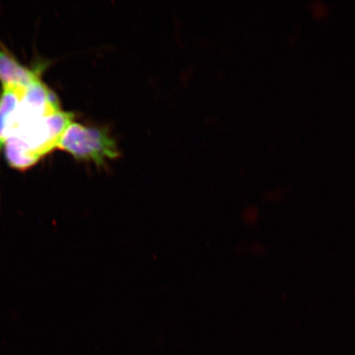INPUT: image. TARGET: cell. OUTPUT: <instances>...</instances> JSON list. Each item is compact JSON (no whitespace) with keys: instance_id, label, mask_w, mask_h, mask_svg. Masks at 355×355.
Listing matches in <instances>:
<instances>
[{"instance_id":"obj_1","label":"cell","mask_w":355,"mask_h":355,"mask_svg":"<svg viewBox=\"0 0 355 355\" xmlns=\"http://www.w3.org/2000/svg\"><path fill=\"white\" fill-rule=\"evenodd\" d=\"M74 114L63 110L12 123L4 155L8 165L24 171L32 168L57 148L66 128L73 122Z\"/></svg>"},{"instance_id":"obj_2","label":"cell","mask_w":355,"mask_h":355,"mask_svg":"<svg viewBox=\"0 0 355 355\" xmlns=\"http://www.w3.org/2000/svg\"><path fill=\"white\" fill-rule=\"evenodd\" d=\"M57 148L73 155L78 161L92 162L98 166L119 155L116 141L106 128L74 121L66 128Z\"/></svg>"},{"instance_id":"obj_3","label":"cell","mask_w":355,"mask_h":355,"mask_svg":"<svg viewBox=\"0 0 355 355\" xmlns=\"http://www.w3.org/2000/svg\"><path fill=\"white\" fill-rule=\"evenodd\" d=\"M40 71L21 64L10 53L0 47V82L2 86L20 85L28 87L41 79Z\"/></svg>"},{"instance_id":"obj_4","label":"cell","mask_w":355,"mask_h":355,"mask_svg":"<svg viewBox=\"0 0 355 355\" xmlns=\"http://www.w3.org/2000/svg\"><path fill=\"white\" fill-rule=\"evenodd\" d=\"M26 90V87L20 85L3 86L0 94V153L10 135L12 114Z\"/></svg>"}]
</instances>
